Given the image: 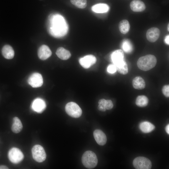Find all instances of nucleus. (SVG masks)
<instances>
[{
    "mask_svg": "<svg viewBox=\"0 0 169 169\" xmlns=\"http://www.w3.org/2000/svg\"><path fill=\"white\" fill-rule=\"evenodd\" d=\"M48 21V30L52 36L59 38L66 34L67 24L62 16L59 14H51Z\"/></svg>",
    "mask_w": 169,
    "mask_h": 169,
    "instance_id": "nucleus-1",
    "label": "nucleus"
},
{
    "mask_svg": "<svg viewBox=\"0 0 169 169\" xmlns=\"http://www.w3.org/2000/svg\"><path fill=\"white\" fill-rule=\"evenodd\" d=\"M157 63L156 57L151 54H148L140 57L138 59L137 64L141 70L147 71L154 68Z\"/></svg>",
    "mask_w": 169,
    "mask_h": 169,
    "instance_id": "nucleus-2",
    "label": "nucleus"
},
{
    "mask_svg": "<svg viewBox=\"0 0 169 169\" xmlns=\"http://www.w3.org/2000/svg\"><path fill=\"white\" fill-rule=\"evenodd\" d=\"M83 165L88 169H93L97 165L98 159L95 154L91 151H85L82 157Z\"/></svg>",
    "mask_w": 169,
    "mask_h": 169,
    "instance_id": "nucleus-3",
    "label": "nucleus"
},
{
    "mask_svg": "<svg viewBox=\"0 0 169 169\" xmlns=\"http://www.w3.org/2000/svg\"><path fill=\"white\" fill-rule=\"evenodd\" d=\"M65 110L69 116L74 118H79L82 114L81 109L79 105L73 102H69L66 105Z\"/></svg>",
    "mask_w": 169,
    "mask_h": 169,
    "instance_id": "nucleus-4",
    "label": "nucleus"
},
{
    "mask_svg": "<svg viewBox=\"0 0 169 169\" xmlns=\"http://www.w3.org/2000/svg\"><path fill=\"white\" fill-rule=\"evenodd\" d=\"M33 159L38 162L44 161L46 157V154L44 148L41 145H36L32 149Z\"/></svg>",
    "mask_w": 169,
    "mask_h": 169,
    "instance_id": "nucleus-5",
    "label": "nucleus"
},
{
    "mask_svg": "<svg viewBox=\"0 0 169 169\" xmlns=\"http://www.w3.org/2000/svg\"><path fill=\"white\" fill-rule=\"evenodd\" d=\"M133 164L134 167L137 169H150L152 165L149 159L142 156L135 158L133 161Z\"/></svg>",
    "mask_w": 169,
    "mask_h": 169,
    "instance_id": "nucleus-6",
    "label": "nucleus"
},
{
    "mask_svg": "<svg viewBox=\"0 0 169 169\" xmlns=\"http://www.w3.org/2000/svg\"><path fill=\"white\" fill-rule=\"evenodd\" d=\"M8 156L9 160L14 164L20 162L24 158V155L22 151L16 147H13L9 150Z\"/></svg>",
    "mask_w": 169,
    "mask_h": 169,
    "instance_id": "nucleus-7",
    "label": "nucleus"
},
{
    "mask_svg": "<svg viewBox=\"0 0 169 169\" xmlns=\"http://www.w3.org/2000/svg\"><path fill=\"white\" fill-rule=\"evenodd\" d=\"M29 84L33 88L41 86L43 82L42 75L38 73H34L31 74L28 79Z\"/></svg>",
    "mask_w": 169,
    "mask_h": 169,
    "instance_id": "nucleus-8",
    "label": "nucleus"
},
{
    "mask_svg": "<svg viewBox=\"0 0 169 169\" xmlns=\"http://www.w3.org/2000/svg\"><path fill=\"white\" fill-rule=\"evenodd\" d=\"M124 52L121 49H118L112 52L111 55V58L115 67L122 64L125 62L124 59Z\"/></svg>",
    "mask_w": 169,
    "mask_h": 169,
    "instance_id": "nucleus-9",
    "label": "nucleus"
},
{
    "mask_svg": "<svg viewBox=\"0 0 169 169\" xmlns=\"http://www.w3.org/2000/svg\"><path fill=\"white\" fill-rule=\"evenodd\" d=\"M96 61V57L91 54L86 55L79 59L80 64L84 68L88 69L94 65Z\"/></svg>",
    "mask_w": 169,
    "mask_h": 169,
    "instance_id": "nucleus-10",
    "label": "nucleus"
},
{
    "mask_svg": "<svg viewBox=\"0 0 169 169\" xmlns=\"http://www.w3.org/2000/svg\"><path fill=\"white\" fill-rule=\"evenodd\" d=\"M160 35V31L159 28L156 27H152L147 31L146 37L149 42L153 43L159 38Z\"/></svg>",
    "mask_w": 169,
    "mask_h": 169,
    "instance_id": "nucleus-11",
    "label": "nucleus"
},
{
    "mask_svg": "<svg viewBox=\"0 0 169 169\" xmlns=\"http://www.w3.org/2000/svg\"><path fill=\"white\" fill-rule=\"evenodd\" d=\"M52 55V52L49 47L46 45H42L38 48V55L39 59L45 60Z\"/></svg>",
    "mask_w": 169,
    "mask_h": 169,
    "instance_id": "nucleus-12",
    "label": "nucleus"
},
{
    "mask_svg": "<svg viewBox=\"0 0 169 169\" xmlns=\"http://www.w3.org/2000/svg\"><path fill=\"white\" fill-rule=\"evenodd\" d=\"M32 109L38 113L42 112L45 109L46 105L43 99L37 98L33 101L31 106Z\"/></svg>",
    "mask_w": 169,
    "mask_h": 169,
    "instance_id": "nucleus-13",
    "label": "nucleus"
},
{
    "mask_svg": "<svg viewBox=\"0 0 169 169\" xmlns=\"http://www.w3.org/2000/svg\"><path fill=\"white\" fill-rule=\"evenodd\" d=\"M93 136L97 143L100 145H105L107 141L105 134L101 130L96 129L93 132Z\"/></svg>",
    "mask_w": 169,
    "mask_h": 169,
    "instance_id": "nucleus-14",
    "label": "nucleus"
},
{
    "mask_svg": "<svg viewBox=\"0 0 169 169\" xmlns=\"http://www.w3.org/2000/svg\"><path fill=\"white\" fill-rule=\"evenodd\" d=\"M130 7L132 11L134 12H141L146 9L145 5L141 0H133L130 4Z\"/></svg>",
    "mask_w": 169,
    "mask_h": 169,
    "instance_id": "nucleus-15",
    "label": "nucleus"
},
{
    "mask_svg": "<svg viewBox=\"0 0 169 169\" xmlns=\"http://www.w3.org/2000/svg\"><path fill=\"white\" fill-rule=\"evenodd\" d=\"M2 53L4 57L7 59H12L14 56V50L12 47L9 45H5L3 46Z\"/></svg>",
    "mask_w": 169,
    "mask_h": 169,
    "instance_id": "nucleus-16",
    "label": "nucleus"
},
{
    "mask_svg": "<svg viewBox=\"0 0 169 169\" xmlns=\"http://www.w3.org/2000/svg\"><path fill=\"white\" fill-rule=\"evenodd\" d=\"M56 54L59 58L63 60L68 59L71 56L70 52L62 47L58 48Z\"/></svg>",
    "mask_w": 169,
    "mask_h": 169,
    "instance_id": "nucleus-17",
    "label": "nucleus"
},
{
    "mask_svg": "<svg viewBox=\"0 0 169 169\" xmlns=\"http://www.w3.org/2000/svg\"><path fill=\"white\" fill-rule=\"evenodd\" d=\"M132 85L135 89L142 90L145 88L146 83L144 79L141 77L138 76L133 79Z\"/></svg>",
    "mask_w": 169,
    "mask_h": 169,
    "instance_id": "nucleus-18",
    "label": "nucleus"
},
{
    "mask_svg": "<svg viewBox=\"0 0 169 169\" xmlns=\"http://www.w3.org/2000/svg\"><path fill=\"white\" fill-rule=\"evenodd\" d=\"M93 11L96 13H103L107 12L109 10V7L108 5L105 3H98L92 6Z\"/></svg>",
    "mask_w": 169,
    "mask_h": 169,
    "instance_id": "nucleus-19",
    "label": "nucleus"
},
{
    "mask_svg": "<svg viewBox=\"0 0 169 169\" xmlns=\"http://www.w3.org/2000/svg\"><path fill=\"white\" fill-rule=\"evenodd\" d=\"M139 128L142 132L148 133L153 131L155 128V126L150 122L145 121L140 124Z\"/></svg>",
    "mask_w": 169,
    "mask_h": 169,
    "instance_id": "nucleus-20",
    "label": "nucleus"
},
{
    "mask_svg": "<svg viewBox=\"0 0 169 169\" xmlns=\"http://www.w3.org/2000/svg\"><path fill=\"white\" fill-rule=\"evenodd\" d=\"M23 125L20 119L17 117L13 118V122L11 129L12 131L15 133L20 132L23 129Z\"/></svg>",
    "mask_w": 169,
    "mask_h": 169,
    "instance_id": "nucleus-21",
    "label": "nucleus"
},
{
    "mask_svg": "<svg viewBox=\"0 0 169 169\" xmlns=\"http://www.w3.org/2000/svg\"><path fill=\"white\" fill-rule=\"evenodd\" d=\"M118 26L120 31L123 34L127 33L130 29V26L129 23L126 19L121 21L119 23Z\"/></svg>",
    "mask_w": 169,
    "mask_h": 169,
    "instance_id": "nucleus-22",
    "label": "nucleus"
},
{
    "mask_svg": "<svg viewBox=\"0 0 169 169\" xmlns=\"http://www.w3.org/2000/svg\"><path fill=\"white\" fill-rule=\"evenodd\" d=\"M148 103V99L146 96L141 95L138 96L136 99V105L140 107H144L146 106Z\"/></svg>",
    "mask_w": 169,
    "mask_h": 169,
    "instance_id": "nucleus-23",
    "label": "nucleus"
},
{
    "mask_svg": "<svg viewBox=\"0 0 169 169\" xmlns=\"http://www.w3.org/2000/svg\"><path fill=\"white\" fill-rule=\"evenodd\" d=\"M70 2L76 7L81 9L85 8L87 5V0H70Z\"/></svg>",
    "mask_w": 169,
    "mask_h": 169,
    "instance_id": "nucleus-24",
    "label": "nucleus"
},
{
    "mask_svg": "<svg viewBox=\"0 0 169 169\" xmlns=\"http://www.w3.org/2000/svg\"><path fill=\"white\" fill-rule=\"evenodd\" d=\"M122 47L124 51L127 53H130L132 50V46L128 40H124L122 43Z\"/></svg>",
    "mask_w": 169,
    "mask_h": 169,
    "instance_id": "nucleus-25",
    "label": "nucleus"
},
{
    "mask_svg": "<svg viewBox=\"0 0 169 169\" xmlns=\"http://www.w3.org/2000/svg\"><path fill=\"white\" fill-rule=\"evenodd\" d=\"M116 70L121 74L125 75L126 74L128 73V65L126 62L121 66L116 67Z\"/></svg>",
    "mask_w": 169,
    "mask_h": 169,
    "instance_id": "nucleus-26",
    "label": "nucleus"
},
{
    "mask_svg": "<svg viewBox=\"0 0 169 169\" xmlns=\"http://www.w3.org/2000/svg\"><path fill=\"white\" fill-rule=\"evenodd\" d=\"M162 91L164 95L166 97H169V85H164L162 88Z\"/></svg>",
    "mask_w": 169,
    "mask_h": 169,
    "instance_id": "nucleus-27",
    "label": "nucleus"
},
{
    "mask_svg": "<svg viewBox=\"0 0 169 169\" xmlns=\"http://www.w3.org/2000/svg\"><path fill=\"white\" fill-rule=\"evenodd\" d=\"M108 72L110 74H113L116 72V69L115 65L114 64H109L107 68Z\"/></svg>",
    "mask_w": 169,
    "mask_h": 169,
    "instance_id": "nucleus-28",
    "label": "nucleus"
},
{
    "mask_svg": "<svg viewBox=\"0 0 169 169\" xmlns=\"http://www.w3.org/2000/svg\"><path fill=\"white\" fill-rule=\"evenodd\" d=\"M113 107V104L110 100H106L105 107L106 110H109L112 108Z\"/></svg>",
    "mask_w": 169,
    "mask_h": 169,
    "instance_id": "nucleus-29",
    "label": "nucleus"
},
{
    "mask_svg": "<svg viewBox=\"0 0 169 169\" xmlns=\"http://www.w3.org/2000/svg\"><path fill=\"white\" fill-rule=\"evenodd\" d=\"M98 109L100 111L103 112L105 111L106 110L105 107L100 105H98Z\"/></svg>",
    "mask_w": 169,
    "mask_h": 169,
    "instance_id": "nucleus-30",
    "label": "nucleus"
},
{
    "mask_svg": "<svg viewBox=\"0 0 169 169\" xmlns=\"http://www.w3.org/2000/svg\"><path fill=\"white\" fill-rule=\"evenodd\" d=\"M165 42L167 44H169V35H167L165 39Z\"/></svg>",
    "mask_w": 169,
    "mask_h": 169,
    "instance_id": "nucleus-31",
    "label": "nucleus"
},
{
    "mask_svg": "<svg viewBox=\"0 0 169 169\" xmlns=\"http://www.w3.org/2000/svg\"><path fill=\"white\" fill-rule=\"evenodd\" d=\"M165 130L166 133L169 134V125L168 124L165 127Z\"/></svg>",
    "mask_w": 169,
    "mask_h": 169,
    "instance_id": "nucleus-32",
    "label": "nucleus"
},
{
    "mask_svg": "<svg viewBox=\"0 0 169 169\" xmlns=\"http://www.w3.org/2000/svg\"><path fill=\"white\" fill-rule=\"evenodd\" d=\"M8 167L4 165H2L0 166V169H8Z\"/></svg>",
    "mask_w": 169,
    "mask_h": 169,
    "instance_id": "nucleus-33",
    "label": "nucleus"
},
{
    "mask_svg": "<svg viewBox=\"0 0 169 169\" xmlns=\"http://www.w3.org/2000/svg\"><path fill=\"white\" fill-rule=\"evenodd\" d=\"M169 24H168V26H167V30L168 31H169Z\"/></svg>",
    "mask_w": 169,
    "mask_h": 169,
    "instance_id": "nucleus-34",
    "label": "nucleus"
}]
</instances>
